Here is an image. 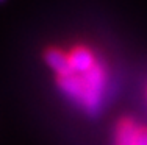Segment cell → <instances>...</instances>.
I'll list each match as a JSON object with an SVG mask.
<instances>
[{
    "instance_id": "obj_1",
    "label": "cell",
    "mask_w": 147,
    "mask_h": 145,
    "mask_svg": "<svg viewBox=\"0 0 147 145\" xmlns=\"http://www.w3.org/2000/svg\"><path fill=\"white\" fill-rule=\"evenodd\" d=\"M52 72L58 94L78 112L97 117L108 100L113 83L111 65L96 45L75 41L69 45L49 44L41 51Z\"/></svg>"
},
{
    "instance_id": "obj_2",
    "label": "cell",
    "mask_w": 147,
    "mask_h": 145,
    "mask_svg": "<svg viewBox=\"0 0 147 145\" xmlns=\"http://www.w3.org/2000/svg\"><path fill=\"white\" fill-rule=\"evenodd\" d=\"M111 145H147V125L133 116H122L113 126Z\"/></svg>"
},
{
    "instance_id": "obj_3",
    "label": "cell",
    "mask_w": 147,
    "mask_h": 145,
    "mask_svg": "<svg viewBox=\"0 0 147 145\" xmlns=\"http://www.w3.org/2000/svg\"><path fill=\"white\" fill-rule=\"evenodd\" d=\"M144 95H146V100H147V86H146V91H144Z\"/></svg>"
},
{
    "instance_id": "obj_4",
    "label": "cell",
    "mask_w": 147,
    "mask_h": 145,
    "mask_svg": "<svg viewBox=\"0 0 147 145\" xmlns=\"http://www.w3.org/2000/svg\"><path fill=\"white\" fill-rule=\"evenodd\" d=\"M3 2H6V0H0V3H3Z\"/></svg>"
}]
</instances>
